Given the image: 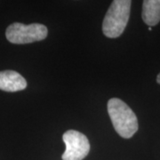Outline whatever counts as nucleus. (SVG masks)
<instances>
[{
  "mask_svg": "<svg viewBox=\"0 0 160 160\" xmlns=\"http://www.w3.org/2000/svg\"><path fill=\"white\" fill-rule=\"evenodd\" d=\"M48 35V29L44 24L32 23L25 25L22 23H12L7 27L6 37L12 44H29L33 42L42 41Z\"/></svg>",
  "mask_w": 160,
  "mask_h": 160,
  "instance_id": "3",
  "label": "nucleus"
},
{
  "mask_svg": "<svg viewBox=\"0 0 160 160\" xmlns=\"http://www.w3.org/2000/svg\"><path fill=\"white\" fill-rule=\"evenodd\" d=\"M132 1L114 0L102 22V32L107 38H117L124 32L130 17Z\"/></svg>",
  "mask_w": 160,
  "mask_h": 160,
  "instance_id": "2",
  "label": "nucleus"
},
{
  "mask_svg": "<svg viewBox=\"0 0 160 160\" xmlns=\"http://www.w3.org/2000/svg\"><path fill=\"white\" fill-rule=\"evenodd\" d=\"M66 149L62 160H83L90 151V143L86 135L76 130H69L62 135Z\"/></svg>",
  "mask_w": 160,
  "mask_h": 160,
  "instance_id": "4",
  "label": "nucleus"
},
{
  "mask_svg": "<svg viewBox=\"0 0 160 160\" xmlns=\"http://www.w3.org/2000/svg\"><path fill=\"white\" fill-rule=\"evenodd\" d=\"M157 82L160 85V73L158 75V78H157Z\"/></svg>",
  "mask_w": 160,
  "mask_h": 160,
  "instance_id": "7",
  "label": "nucleus"
},
{
  "mask_svg": "<svg viewBox=\"0 0 160 160\" xmlns=\"http://www.w3.org/2000/svg\"><path fill=\"white\" fill-rule=\"evenodd\" d=\"M152 29V27H149V30H151Z\"/></svg>",
  "mask_w": 160,
  "mask_h": 160,
  "instance_id": "8",
  "label": "nucleus"
},
{
  "mask_svg": "<svg viewBox=\"0 0 160 160\" xmlns=\"http://www.w3.org/2000/svg\"><path fill=\"white\" fill-rule=\"evenodd\" d=\"M108 112L116 132L122 138H131L139 128L138 119L132 109L118 98L108 102Z\"/></svg>",
  "mask_w": 160,
  "mask_h": 160,
  "instance_id": "1",
  "label": "nucleus"
},
{
  "mask_svg": "<svg viewBox=\"0 0 160 160\" xmlns=\"http://www.w3.org/2000/svg\"><path fill=\"white\" fill-rule=\"evenodd\" d=\"M142 20L149 27L160 22V0H145L142 2Z\"/></svg>",
  "mask_w": 160,
  "mask_h": 160,
  "instance_id": "6",
  "label": "nucleus"
},
{
  "mask_svg": "<svg viewBox=\"0 0 160 160\" xmlns=\"http://www.w3.org/2000/svg\"><path fill=\"white\" fill-rule=\"evenodd\" d=\"M27 87V81L21 74L14 70L0 71V90L18 92Z\"/></svg>",
  "mask_w": 160,
  "mask_h": 160,
  "instance_id": "5",
  "label": "nucleus"
}]
</instances>
